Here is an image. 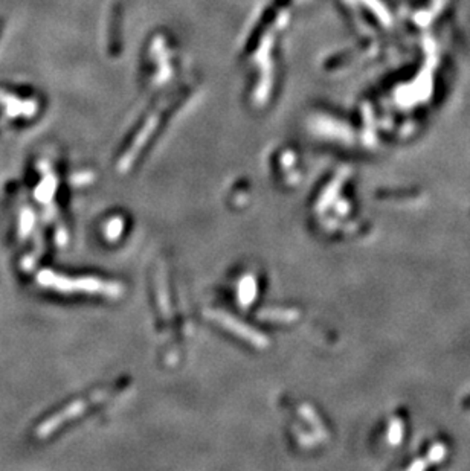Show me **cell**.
Instances as JSON below:
<instances>
[{
  "mask_svg": "<svg viewBox=\"0 0 470 471\" xmlns=\"http://www.w3.org/2000/svg\"><path fill=\"white\" fill-rule=\"evenodd\" d=\"M39 284L58 292H100L103 284L92 279H67L54 272H43L39 275Z\"/></svg>",
  "mask_w": 470,
  "mask_h": 471,
  "instance_id": "1",
  "label": "cell"
}]
</instances>
